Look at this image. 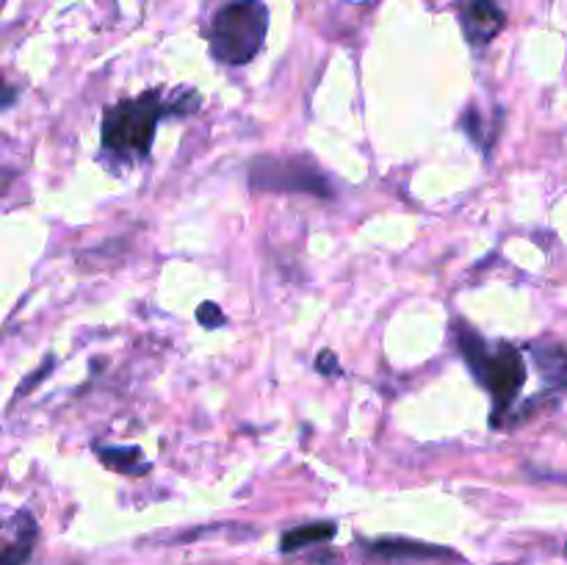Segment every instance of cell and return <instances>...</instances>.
Listing matches in <instances>:
<instances>
[{
	"mask_svg": "<svg viewBox=\"0 0 567 565\" xmlns=\"http://www.w3.org/2000/svg\"><path fill=\"white\" fill-rule=\"evenodd\" d=\"M532 360H535L537 371L546 382L557 388H567V347L565 343H532L529 347Z\"/></svg>",
	"mask_w": 567,
	"mask_h": 565,
	"instance_id": "8992f818",
	"label": "cell"
},
{
	"mask_svg": "<svg viewBox=\"0 0 567 565\" xmlns=\"http://www.w3.org/2000/svg\"><path fill=\"white\" fill-rule=\"evenodd\" d=\"M53 363H55V358H48V360H44V363L39 366V369H37V374H33L31 380L25 382V386H20V397H22V393H25V391H31V388L37 386V382L42 380V377H48V374H50V366H53Z\"/></svg>",
	"mask_w": 567,
	"mask_h": 565,
	"instance_id": "4fadbf2b",
	"label": "cell"
},
{
	"mask_svg": "<svg viewBox=\"0 0 567 565\" xmlns=\"http://www.w3.org/2000/svg\"><path fill=\"white\" fill-rule=\"evenodd\" d=\"M457 341L465 363L480 377L482 386L493 393V402H496V419L493 421H498L502 410H507L518 399L520 388L526 382L524 355H520V349L509 347V343H498V349H487L485 338L468 325L457 327Z\"/></svg>",
	"mask_w": 567,
	"mask_h": 565,
	"instance_id": "7a4b0ae2",
	"label": "cell"
},
{
	"mask_svg": "<svg viewBox=\"0 0 567 565\" xmlns=\"http://www.w3.org/2000/svg\"><path fill=\"white\" fill-rule=\"evenodd\" d=\"M371 554H380L388 559H424V557H454V552L441 546H426V543L408 541V537H382V541L369 543Z\"/></svg>",
	"mask_w": 567,
	"mask_h": 565,
	"instance_id": "52a82bcc",
	"label": "cell"
},
{
	"mask_svg": "<svg viewBox=\"0 0 567 565\" xmlns=\"http://www.w3.org/2000/svg\"><path fill=\"white\" fill-rule=\"evenodd\" d=\"M269 31V9L260 0H236L216 11L210 50L221 64H247L260 53Z\"/></svg>",
	"mask_w": 567,
	"mask_h": 565,
	"instance_id": "3957f363",
	"label": "cell"
},
{
	"mask_svg": "<svg viewBox=\"0 0 567 565\" xmlns=\"http://www.w3.org/2000/svg\"><path fill=\"white\" fill-rule=\"evenodd\" d=\"M33 543H37V521L31 518V513H17L14 518V541L6 543L3 548V565H25L28 557L33 552Z\"/></svg>",
	"mask_w": 567,
	"mask_h": 565,
	"instance_id": "ba28073f",
	"label": "cell"
},
{
	"mask_svg": "<svg viewBox=\"0 0 567 565\" xmlns=\"http://www.w3.org/2000/svg\"><path fill=\"white\" fill-rule=\"evenodd\" d=\"M313 565H341V559H338V554H321L313 559Z\"/></svg>",
	"mask_w": 567,
	"mask_h": 565,
	"instance_id": "5bb4252c",
	"label": "cell"
},
{
	"mask_svg": "<svg viewBox=\"0 0 567 565\" xmlns=\"http://www.w3.org/2000/svg\"><path fill=\"white\" fill-rule=\"evenodd\" d=\"M249 186L255 192H302L332 197V186L308 158H258L249 166Z\"/></svg>",
	"mask_w": 567,
	"mask_h": 565,
	"instance_id": "277c9868",
	"label": "cell"
},
{
	"mask_svg": "<svg viewBox=\"0 0 567 565\" xmlns=\"http://www.w3.org/2000/svg\"><path fill=\"white\" fill-rule=\"evenodd\" d=\"M97 454L103 458L105 465H111L114 471H122V474H144L150 469L136 446H103L97 449Z\"/></svg>",
	"mask_w": 567,
	"mask_h": 565,
	"instance_id": "30bf717a",
	"label": "cell"
},
{
	"mask_svg": "<svg viewBox=\"0 0 567 565\" xmlns=\"http://www.w3.org/2000/svg\"><path fill=\"white\" fill-rule=\"evenodd\" d=\"M316 369L321 371V374H341V366H338V358H336V352H332V349H324V352L319 355V358H316Z\"/></svg>",
	"mask_w": 567,
	"mask_h": 565,
	"instance_id": "7c38bea8",
	"label": "cell"
},
{
	"mask_svg": "<svg viewBox=\"0 0 567 565\" xmlns=\"http://www.w3.org/2000/svg\"><path fill=\"white\" fill-rule=\"evenodd\" d=\"M175 103H164L158 92H144L133 100L111 105L103 116V150L116 164H133V161L147 158L153 150L155 125L161 116L172 114Z\"/></svg>",
	"mask_w": 567,
	"mask_h": 565,
	"instance_id": "6da1fadb",
	"label": "cell"
},
{
	"mask_svg": "<svg viewBox=\"0 0 567 565\" xmlns=\"http://www.w3.org/2000/svg\"><path fill=\"white\" fill-rule=\"evenodd\" d=\"M336 532H338L336 521H319V524L297 526V530H291V532H286V535H282L280 548L286 554L302 552V548L316 546V543L330 541V537H336Z\"/></svg>",
	"mask_w": 567,
	"mask_h": 565,
	"instance_id": "9c48e42d",
	"label": "cell"
},
{
	"mask_svg": "<svg viewBox=\"0 0 567 565\" xmlns=\"http://www.w3.org/2000/svg\"><path fill=\"white\" fill-rule=\"evenodd\" d=\"M197 319H199V325L208 327V330H214V327H221V325H225V314H221L219 305H214V302L199 305Z\"/></svg>",
	"mask_w": 567,
	"mask_h": 565,
	"instance_id": "8fae6325",
	"label": "cell"
},
{
	"mask_svg": "<svg viewBox=\"0 0 567 565\" xmlns=\"http://www.w3.org/2000/svg\"><path fill=\"white\" fill-rule=\"evenodd\" d=\"M502 6L496 0H460V25L474 48L487 44L504 28Z\"/></svg>",
	"mask_w": 567,
	"mask_h": 565,
	"instance_id": "5b68a950",
	"label": "cell"
}]
</instances>
